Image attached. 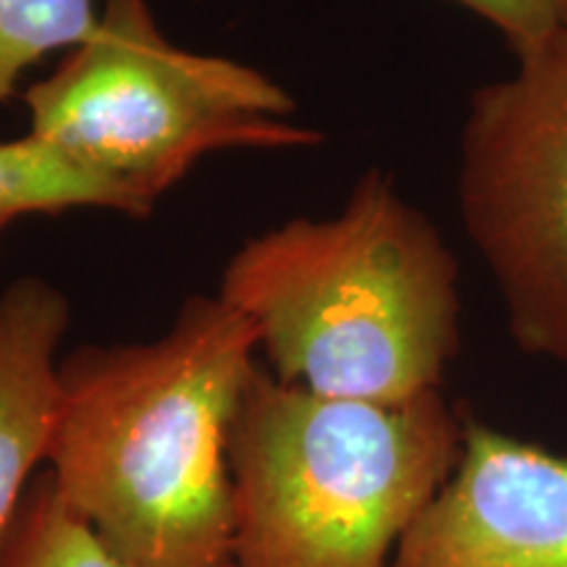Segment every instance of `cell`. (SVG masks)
I'll return each mask as SVG.
<instances>
[{"label":"cell","instance_id":"obj_10","mask_svg":"<svg viewBox=\"0 0 567 567\" xmlns=\"http://www.w3.org/2000/svg\"><path fill=\"white\" fill-rule=\"evenodd\" d=\"M101 11V0H0V103L48 55L82 45Z\"/></svg>","mask_w":567,"mask_h":567},{"label":"cell","instance_id":"obj_2","mask_svg":"<svg viewBox=\"0 0 567 567\" xmlns=\"http://www.w3.org/2000/svg\"><path fill=\"white\" fill-rule=\"evenodd\" d=\"M218 297L247 316L271 373L337 400L396 405L442 389L460 350V266L384 172L331 218L247 239Z\"/></svg>","mask_w":567,"mask_h":567},{"label":"cell","instance_id":"obj_7","mask_svg":"<svg viewBox=\"0 0 567 567\" xmlns=\"http://www.w3.org/2000/svg\"><path fill=\"white\" fill-rule=\"evenodd\" d=\"M66 329L69 302L51 281L24 276L0 292V542L51 450Z\"/></svg>","mask_w":567,"mask_h":567},{"label":"cell","instance_id":"obj_1","mask_svg":"<svg viewBox=\"0 0 567 567\" xmlns=\"http://www.w3.org/2000/svg\"><path fill=\"white\" fill-rule=\"evenodd\" d=\"M252 321L189 297L166 334L59 363L48 473L124 567L231 563L229 434L258 352Z\"/></svg>","mask_w":567,"mask_h":567},{"label":"cell","instance_id":"obj_4","mask_svg":"<svg viewBox=\"0 0 567 567\" xmlns=\"http://www.w3.org/2000/svg\"><path fill=\"white\" fill-rule=\"evenodd\" d=\"M24 103L30 134L118 189L134 218L205 155L323 140L289 122L295 101L264 71L176 48L147 0H103L95 32Z\"/></svg>","mask_w":567,"mask_h":567},{"label":"cell","instance_id":"obj_5","mask_svg":"<svg viewBox=\"0 0 567 567\" xmlns=\"http://www.w3.org/2000/svg\"><path fill=\"white\" fill-rule=\"evenodd\" d=\"M473 92L457 210L526 354L567 368V27Z\"/></svg>","mask_w":567,"mask_h":567},{"label":"cell","instance_id":"obj_8","mask_svg":"<svg viewBox=\"0 0 567 567\" xmlns=\"http://www.w3.org/2000/svg\"><path fill=\"white\" fill-rule=\"evenodd\" d=\"M74 208H109L132 216L118 189L34 134L0 142V237L24 216H55Z\"/></svg>","mask_w":567,"mask_h":567},{"label":"cell","instance_id":"obj_6","mask_svg":"<svg viewBox=\"0 0 567 567\" xmlns=\"http://www.w3.org/2000/svg\"><path fill=\"white\" fill-rule=\"evenodd\" d=\"M392 567H567V457L467 415L460 463Z\"/></svg>","mask_w":567,"mask_h":567},{"label":"cell","instance_id":"obj_13","mask_svg":"<svg viewBox=\"0 0 567 567\" xmlns=\"http://www.w3.org/2000/svg\"><path fill=\"white\" fill-rule=\"evenodd\" d=\"M224 567H234V565H231V563H226V565H224Z\"/></svg>","mask_w":567,"mask_h":567},{"label":"cell","instance_id":"obj_12","mask_svg":"<svg viewBox=\"0 0 567 567\" xmlns=\"http://www.w3.org/2000/svg\"><path fill=\"white\" fill-rule=\"evenodd\" d=\"M557 11H559V21H563V27H567V0H557Z\"/></svg>","mask_w":567,"mask_h":567},{"label":"cell","instance_id":"obj_9","mask_svg":"<svg viewBox=\"0 0 567 567\" xmlns=\"http://www.w3.org/2000/svg\"><path fill=\"white\" fill-rule=\"evenodd\" d=\"M0 567H124L40 473L0 542Z\"/></svg>","mask_w":567,"mask_h":567},{"label":"cell","instance_id":"obj_3","mask_svg":"<svg viewBox=\"0 0 567 567\" xmlns=\"http://www.w3.org/2000/svg\"><path fill=\"white\" fill-rule=\"evenodd\" d=\"M467 413L442 389L337 400L255 368L231 423L234 567H392L460 463Z\"/></svg>","mask_w":567,"mask_h":567},{"label":"cell","instance_id":"obj_11","mask_svg":"<svg viewBox=\"0 0 567 567\" xmlns=\"http://www.w3.org/2000/svg\"><path fill=\"white\" fill-rule=\"evenodd\" d=\"M505 34L515 55L534 51L563 30L557 0H452Z\"/></svg>","mask_w":567,"mask_h":567}]
</instances>
